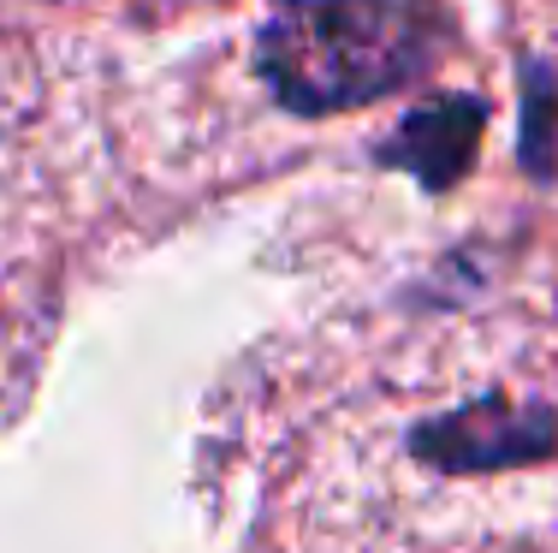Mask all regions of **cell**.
Masks as SVG:
<instances>
[{
  "label": "cell",
  "instance_id": "obj_2",
  "mask_svg": "<svg viewBox=\"0 0 558 553\" xmlns=\"http://www.w3.org/2000/svg\"><path fill=\"white\" fill-rule=\"evenodd\" d=\"M475 131H482V108H470V101H440V108L416 113V120L404 125V137L392 143V155L410 161L416 173H428L434 184H446L451 173L470 167Z\"/></svg>",
  "mask_w": 558,
  "mask_h": 553
},
{
  "label": "cell",
  "instance_id": "obj_1",
  "mask_svg": "<svg viewBox=\"0 0 558 553\" xmlns=\"http://www.w3.org/2000/svg\"><path fill=\"white\" fill-rule=\"evenodd\" d=\"M440 24L422 0H286L256 36L262 77L298 113H344L422 77Z\"/></svg>",
  "mask_w": 558,
  "mask_h": 553
}]
</instances>
